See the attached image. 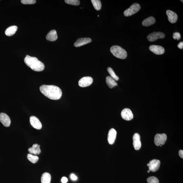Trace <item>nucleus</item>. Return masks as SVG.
Returning a JSON list of instances; mask_svg holds the SVG:
<instances>
[{
    "instance_id": "obj_1",
    "label": "nucleus",
    "mask_w": 183,
    "mask_h": 183,
    "mask_svg": "<svg viewBox=\"0 0 183 183\" xmlns=\"http://www.w3.org/2000/svg\"><path fill=\"white\" fill-rule=\"evenodd\" d=\"M40 90L45 96L52 100H58L62 95L61 89L54 85H42L40 87Z\"/></svg>"
},
{
    "instance_id": "obj_2",
    "label": "nucleus",
    "mask_w": 183,
    "mask_h": 183,
    "mask_svg": "<svg viewBox=\"0 0 183 183\" xmlns=\"http://www.w3.org/2000/svg\"><path fill=\"white\" fill-rule=\"evenodd\" d=\"M24 63L32 70L36 72H41L44 69V65L36 57L26 55L24 59Z\"/></svg>"
},
{
    "instance_id": "obj_3",
    "label": "nucleus",
    "mask_w": 183,
    "mask_h": 183,
    "mask_svg": "<svg viewBox=\"0 0 183 183\" xmlns=\"http://www.w3.org/2000/svg\"><path fill=\"white\" fill-rule=\"evenodd\" d=\"M110 51L114 56L121 59H125L127 57V53L125 49L118 46H114L110 48Z\"/></svg>"
},
{
    "instance_id": "obj_4",
    "label": "nucleus",
    "mask_w": 183,
    "mask_h": 183,
    "mask_svg": "<svg viewBox=\"0 0 183 183\" xmlns=\"http://www.w3.org/2000/svg\"><path fill=\"white\" fill-rule=\"evenodd\" d=\"M141 8L140 5L137 3H133L129 8L124 12V15L126 17H129L137 13Z\"/></svg>"
},
{
    "instance_id": "obj_5",
    "label": "nucleus",
    "mask_w": 183,
    "mask_h": 183,
    "mask_svg": "<svg viewBox=\"0 0 183 183\" xmlns=\"http://www.w3.org/2000/svg\"><path fill=\"white\" fill-rule=\"evenodd\" d=\"M167 136L165 133L156 134L154 137V143L156 146L164 145L166 141Z\"/></svg>"
},
{
    "instance_id": "obj_6",
    "label": "nucleus",
    "mask_w": 183,
    "mask_h": 183,
    "mask_svg": "<svg viewBox=\"0 0 183 183\" xmlns=\"http://www.w3.org/2000/svg\"><path fill=\"white\" fill-rule=\"evenodd\" d=\"M165 35L164 33L161 32H154L149 34L147 36V40L149 42L155 41L159 39H163L165 38Z\"/></svg>"
},
{
    "instance_id": "obj_7",
    "label": "nucleus",
    "mask_w": 183,
    "mask_h": 183,
    "mask_svg": "<svg viewBox=\"0 0 183 183\" xmlns=\"http://www.w3.org/2000/svg\"><path fill=\"white\" fill-rule=\"evenodd\" d=\"M93 82V79L89 76L83 77L79 82V86L81 87H86L90 86Z\"/></svg>"
},
{
    "instance_id": "obj_8",
    "label": "nucleus",
    "mask_w": 183,
    "mask_h": 183,
    "mask_svg": "<svg viewBox=\"0 0 183 183\" xmlns=\"http://www.w3.org/2000/svg\"><path fill=\"white\" fill-rule=\"evenodd\" d=\"M161 161L159 160H152L149 163V170L151 171L155 172L159 169Z\"/></svg>"
},
{
    "instance_id": "obj_9",
    "label": "nucleus",
    "mask_w": 183,
    "mask_h": 183,
    "mask_svg": "<svg viewBox=\"0 0 183 183\" xmlns=\"http://www.w3.org/2000/svg\"><path fill=\"white\" fill-rule=\"evenodd\" d=\"M133 139L134 149L136 150H139L141 146L140 135L137 133H135L133 136Z\"/></svg>"
},
{
    "instance_id": "obj_10",
    "label": "nucleus",
    "mask_w": 183,
    "mask_h": 183,
    "mask_svg": "<svg viewBox=\"0 0 183 183\" xmlns=\"http://www.w3.org/2000/svg\"><path fill=\"white\" fill-rule=\"evenodd\" d=\"M30 121L31 125L34 128L37 129H40L42 128L41 122L36 117L31 116L30 117Z\"/></svg>"
},
{
    "instance_id": "obj_11",
    "label": "nucleus",
    "mask_w": 183,
    "mask_h": 183,
    "mask_svg": "<svg viewBox=\"0 0 183 183\" xmlns=\"http://www.w3.org/2000/svg\"><path fill=\"white\" fill-rule=\"evenodd\" d=\"M121 116L122 118L127 121L132 120L133 118L132 112L128 108H125L122 110Z\"/></svg>"
},
{
    "instance_id": "obj_12",
    "label": "nucleus",
    "mask_w": 183,
    "mask_h": 183,
    "mask_svg": "<svg viewBox=\"0 0 183 183\" xmlns=\"http://www.w3.org/2000/svg\"><path fill=\"white\" fill-rule=\"evenodd\" d=\"M149 50L156 55H161L164 54L165 50L161 46L152 45L149 47Z\"/></svg>"
},
{
    "instance_id": "obj_13",
    "label": "nucleus",
    "mask_w": 183,
    "mask_h": 183,
    "mask_svg": "<svg viewBox=\"0 0 183 183\" xmlns=\"http://www.w3.org/2000/svg\"><path fill=\"white\" fill-rule=\"evenodd\" d=\"M0 122L6 127H9L10 125L11 120L7 115L5 113H0Z\"/></svg>"
},
{
    "instance_id": "obj_14",
    "label": "nucleus",
    "mask_w": 183,
    "mask_h": 183,
    "mask_svg": "<svg viewBox=\"0 0 183 183\" xmlns=\"http://www.w3.org/2000/svg\"><path fill=\"white\" fill-rule=\"evenodd\" d=\"M117 132L116 130L113 128L110 129L108 134V140L110 145L114 143L116 139Z\"/></svg>"
},
{
    "instance_id": "obj_15",
    "label": "nucleus",
    "mask_w": 183,
    "mask_h": 183,
    "mask_svg": "<svg viewBox=\"0 0 183 183\" xmlns=\"http://www.w3.org/2000/svg\"><path fill=\"white\" fill-rule=\"evenodd\" d=\"M92 40L89 38H83L78 39L75 42L74 46L76 47H79L92 42Z\"/></svg>"
},
{
    "instance_id": "obj_16",
    "label": "nucleus",
    "mask_w": 183,
    "mask_h": 183,
    "mask_svg": "<svg viewBox=\"0 0 183 183\" xmlns=\"http://www.w3.org/2000/svg\"><path fill=\"white\" fill-rule=\"evenodd\" d=\"M166 14L168 17V19L172 24H174L176 22L178 19V16L175 12L170 10H167Z\"/></svg>"
},
{
    "instance_id": "obj_17",
    "label": "nucleus",
    "mask_w": 183,
    "mask_h": 183,
    "mask_svg": "<svg viewBox=\"0 0 183 183\" xmlns=\"http://www.w3.org/2000/svg\"><path fill=\"white\" fill-rule=\"evenodd\" d=\"M58 36L55 30H53L50 31L46 36V39L48 40L54 42L57 40Z\"/></svg>"
},
{
    "instance_id": "obj_18",
    "label": "nucleus",
    "mask_w": 183,
    "mask_h": 183,
    "mask_svg": "<svg viewBox=\"0 0 183 183\" xmlns=\"http://www.w3.org/2000/svg\"><path fill=\"white\" fill-rule=\"evenodd\" d=\"M40 146V145L37 143L34 144L33 145L32 147L28 149V151L30 154H33L35 155L40 154L41 152Z\"/></svg>"
},
{
    "instance_id": "obj_19",
    "label": "nucleus",
    "mask_w": 183,
    "mask_h": 183,
    "mask_svg": "<svg viewBox=\"0 0 183 183\" xmlns=\"http://www.w3.org/2000/svg\"><path fill=\"white\" fill-rule=\"evenodd\" d=\"M155 22V18L153 17H151L144 20L142 22V24L144 26H149L154 24Z\"/></svg>"
},
{
    "instance_id": "obj_20",
    "label": "nucleus",
    "mask_w": 183,
    "mask_h": 183,
    "mask_svg": "<svg viewBox=\"0 0 183 183\" xmlns=\"http://www.w3.org/2000/svg\"><path fill=\"white\" fill-rule=\"evenodd\" d=\"M18 29L17 26H10L7 29L5 32L7 36H11L15 34Z\"/></svg>"
},
{
    "instance_id": "obj_21",
    "label": "nucleus",
    "mask_w": 183,
    "mask_h": 183,
    "mask_svg": "<svg viewBox=\"0 0 183 183\" xmlns=\"http://www.w3.org/2000/svg\"><path fill=\"white\" fill-rule=\"evenodd\" d=\"M106 84L110 88L112 89L117 86V83L114 79L110 76H108L106 78Z\"/></svg>"
},
{
    "instance_id": "obj_22",
    "label": "nucleus",
    "mask_w": 183,
    "mask_h": 183,
    "mask_svg": "<svg viewBox=\"0 0 183 183\" xmlns=\"http://www.w3.org/2000/svg\"><path fill=\"white\" fill-rule=\"evenodd\" d=\"M51 178V177L50 174L47 172H45L42 175L41 182L42 183H50Z\"/></svg>"
},
{
    "instance_id": "obj_23",
    "label": "nucleus",
    "mask_w": 183,
    "mask_h": 183,
    "mask_svg": "<svg viewBox=\"0 0 183 183\" xmlns=\"http://www.w3.org/2000/svg\"><path fill=\"white\" fill-rule=\"evenodd\" d=\"M94 7L97 11L100 10L102 8V3L99 0H92L91 1Z\"/></svg>"
},
{
    "instance_id": "obj_24",
    "label": "nucleus",
    "mask_w": 183,
    "mask_h": 183,
    "mask_svg": "<svg viewBox=\"0 0 183 183\" xmlns=\"http://www.w3.org/2000/svg\"><path fill=\"white\" fill-rule=\"evenodd\" d=\"M27 159L30 162L33 163H36L39 160L38 156L33 155L31 154H28L27 155Z\"/></svg>"
},
{
    "instance_id": "obj_25",
    "label": "nucleus",
    "mask_w": 183,
    "mask_h": 183,
    "mask_svg": "<svg viewBox=\"0 0 183 183\" xmlns=\"http://www.w3.org/2000/svg\"><path fill=\"white\" fill-rule=\"evenodd\" d=\"M107 71L108 72H109L110 76H111L110 77L113 78V79H114L115 81H118V80L119 79L118 77V76L116 75V74H115V72L111 68V67H108Z\"/></svg>"
},
{
    "instance_id": "obj_26",
    "label": "nucleus",
    "mask_w": 183,
    "mask_h": 183,
    "mask_svg": "<svg viewBox=\"0 0 183 183\" xmlns=\"http://www.w3.org/2000/svg\"><path fill=\"white\" fill-rule=\"evenodd\" d=\"M65 2L67 4L78 6L80 3V1L79 0H65Z\"/></svg>"
},
{
    "instance_id": "obj_27",
    "label": "nucleus",
    "mask_w": 183,
    "mask_h": 183,
    "mask_svg": "<svg viewBox=\"0 0 183 183\" xmlns=\"http://www.w3.org/2000/svg\"><path fill=\"white\" fill-rule=\"evenodd\" d=\"M148 183H159V179L155 177L151 176L147 178V179Z\"/></svg>"
},
{
    "instance_id": "obj_28",
    "label": "nucleus",
    "mask_w": 183,
    "mask_h": 183,
    "mask_svg": "<svg viewBox=\"0 0 183 183\" xmlns=\"http://www.w3.org/2000/svg\"><path fill=\"white\" fill-rule=\"evenodd\" d=\"M36 1L35 0H22L21 1V3L23 4H34L36 3Z\"/></svg>"
},
{
    "instance_id": "obj_29",
    "label": "nucleus",
    "mask_w": 183,
    "mask_h": 183,
    "mask_svg": "<svg viewBox=\"0 0 183 183\" xmlns=\"http://www.w3.org/2000/svg\"><path fill=\"white\" fill-rule=\"evenodd\" d=\"M173 38L174 40H178L181 38V35L180 34L179 32H176L174 33L173 35Z\"/></svg>"
},
{
    "instance_id": "obj_30",
    "label": "nucleus",
    "mask_w": 183,
    "mask_h": 183,
    "mask_svg": "<svg viewBox=\"0 0 183 183\" xmlns=\"http://www.w3.org/2000/svg\"><path fill=\"white\" fill-rule=\"evenodd\" d=\"M71 178L73 180H76L77 179V177L76 176L73 174H72L70 176Z\"/></svg>"
},
{
    "instance_id": "obj_31",
    "label": "nucleus",
    "mask_w": 183,
    "mask_h": 183,
    "mask_svg": "<svg viewBox=\"0 0 183 183\" xmlns=\"http://www.w3.org/2000/svg\"><path fill=\"white\" fill-rule=\"evenodd\" d=\"M67 181H68V179L66 177H63L61 179V182L63 183H66Z\"/></svg>"
},
{
    "instance_id": "obj_32",
    "label": "nucleus",
    "mask_w": 183,
    "mask_h": 183,
    "mask_svg": "<svg viewBox=\"0 0 183 183\" xmlns=\"http://www.w3.org/2000/svg\"><path fill=\"white\" fill-rule=\"evenodd\" d=\"M178 47L180 49H183V42H180L178 45Z\"/></svg>"
},
{
    "instance_id": "obj_33",
    "label": "nucleus",
    "mask_w": 183,
    "mask_h": 183,
    "mask_svg": "<svg viewBox=\"0 0 183 183\" xmlns=\"http://www.w3.org/2000/svg\"><path fill=\"white\" fill-rule=\"evenodd\" d=\"M179 155L180 157L183 159V151L182 150H180L179 151Z\"/></svg>"
},
{
    "instance_id": "obj_34",
    "label": "nucleus",
    "mask_w": 183,
    "mask_h": 183,
    "mask_svg": "<svg viewBox=\"0 0 183 183\" xmlns=\"http://www.w3.org/2000/svg\"><path fill=\"white\" fill-rule=\"evenodd\" d=\"M150 171H150V170H148V171H147V173H150Z\"/></svg>"
},
{
    "instance_id": "obj_35",
    "label": "nucleus",
    "mask_w": 183,
    "mask_h": 183,
    "mask_svg": "<svg viewBox=\"0 0 183 183\" xmlns=\"http://www.w3.org/2000/svg\"><path fill=\"white\" fill-rule=\"evenodd\" d=\"M149 166V163H148V164H147V166Z\"/></svg>"
},
{
    "instance_id": "obj_36",
    "label": "nucleus",
    "mask_w": 183,
    "mask_h": 183,
    "mask_svg": "<svg viewBox=\"0 0 183 183\" xmlns=\"http://www.w3.org/2000/svg\"><path fill=\"white\" fill-rule=\"evenodd\" d=\"M160 145V146H161V147H162V145Z\"/></svg>"
},
{
    "instance_id": "obj_37",
    "label": "nucleus",
    "mask_w": 183,
    "mask_h": 183,
    "mask_svg": "<svg viewBox=\"0 0 183 183\" xmlns=\"http://www.w3.org/2000/svg\"><path fill=\"white\" fill-rule=\"evenodd\" d=\"M98 17H99V15H98Z\"/></svg>"
},
{
    "instance_id": "obj_38",
    "label": "nucleus",
    "mask_w": 183,
    "mask_h": 183,
    "mask_svg": "<svg viewBox=\"0 0 183 183\" xmlns=\"http://www.w3.org/2000/svg\"><path fill=\"white\" fill-rule=\"evenodd\" d=\"M182 1V2L183 3V1Z\"/></svg>"
}]
</instances>
